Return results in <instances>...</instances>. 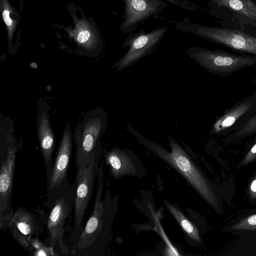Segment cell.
Listing matches in <instances>:
<instances>
[{
	"label": "cell",
	"instance_id": "ffe728a7",
	"mask_svg": "<svg viewBox=\"0 0 256 256\" xmlns=\"http://www.w3.org/2000/svg\"><path fill=\"white\" fill-rule=\"evenodd\" d=\"M167 2L175 5L184 10L194 12L200 8V7L195 3L188 0H163Z\"/></svg>",
	"mask_w": 256,
	"mask_h": 256
},
{
	"label": "cell",
	"instance_id": "44dd1931",
	"mask_svg": "<svg viewBox=\"0 0 256 256\" xmlns=\"http://www.w3.org/2000/svg\"><path fill=\"white\" fill-rule=\"evenodd\" d=\"M256 130V116L250 119L242 129L241 132H252Z\"/></svg>",
	"mask_w": 256,
	"mask_h": 256
},
{
	"label": "cell",
	"instance_id": "603a6c76",
	"mask_svg": "<svg viewBox=\"0 0 256 256\" xmlns=\"http://www.w3.org/2000/svg\"><path fill=\"white\" fill-rule=\"evenodd\" d=\"M251 189L254 192H256V180H254L251 186Z\"/></svg>",
	"mask_w": 256,
	"mask_h": 256
},
{
	"label": "cell",
	"instance_id": "3957f363",
	"mask_svg": "<svg viewBox=\"0 0 256 256\" xmlns=\"http://www.w3.org/2000/svg\"><path fill=\"white\" fill-rule=\"evenodd\" d=\"M108 120L106 112L96 108L88 112L75 127L73 138L76 168L88 163L101 146L100 139L106 131Z\"/></svg>",
	"mask_w": 256,
	"mask_h": 256
},
{
	"label": "cell",
	"instance_id": "6da1fadb",
	"mask_svg": "<svg viewBox=\"0 0 256 256\" xmlns=\"http://www.w3.org/2000/svg\"><path fill=\"white\" fill-rule=\"evenodd\" d=\"M14 121L0 113V230L8 228L14 214L10 206L18 144L14 133Z\"/></svg>",
	"mask_w": 256,
	"mask_h": 256
},
{
	"label": "cell",
	"instance_id": "52a82bcc",
	"mask_svg": "<svg viewBox=\"0 0 256 256\" xmlns=\"http://www.w3.org/2000/svg\"><path fill=\"white\" fill-rule=\"evenodd\" d=\"M186 52L194 61L206 70L216 74H230L256 64V57L236 55L220 50L191 46Z\"/></svg>",
	"mask_w": 256,
	"mask_h": 256
},
{
	"label": "cell",
	"instance_id": "277c9868",
	"mask_svg": "<svg viewBox=\"0 0 256 256\" xmlns=\"http://www.w3.org/2000/svg\"><path fill=\"white\" fill-rule=\"evenodd\" d=\"M175 28L234 50L256 54V37L237 30L206 26L193 22L186 17L175 23Z\"/></svg>",
	"mask_w": 256,
	"mask_h": 256
},
{
	"label": "cell",
	"instance_id": "e0dca14e",
	"mask_svg": "<svg viewBox=\"0 0 256 256\" xmlns=\"http://www.w3.org/2000/svg\"><path fill=\"white\" fill-rule=\"evenodd\" d=\"M166 206L184 232L191 238L199 241L200 237L196 228L174 206L168 202H166Z\"/></svg>",
	"mask_w": 256,
	"mask_h": 256
},
{
	"label": "cell",
	"instance_id": "7a4b0ae2",
	"mask_svg": "<svg viewBox=\"0 0 256 256\" xmlns=\"http://www.w3.org/2000/svg\"><path fill=\"white\" fill-rule=\"evenodd\" d=\"M76 182L70 184L68 178L50 192L44 205L48 208L47 228L49 246L53 248L58 244L63 254H68V248L63 242L64 226L74 206Z\"/></svg>",
	"mask_w": 256,
	"mask_h": 256
},
{
	"label": "cell",
	"instance_id": "7402d4cb",
	"mask_svg": "<svg viewBox=\"0 0 256 256\" xmlns=\"http://www.w3.org/2000/svg\"><path fill=\"white\" fill-rule=\"evenodd\" d=\"M248 221V222L251 225H256V214L250 216Z\"/></svg>",
	"mask_w": 256,
	"mask_h": 256
},
{
	"label": "cell",
	"instance_id": "9a60e30c",
	"mask_svg": "<svg viewBox=\"0 0 256 256\" xmlns=\"http://www.w3.org/2000/svg\"><path fill=\"white\" fill-rule=\"evenodd\" d=\"M92 32L88 23L80 21L76 24V28L70 33L72 34L80 46L86 50H96L98 42L97 36Z\"/></svg>",
	"mask_w": 256,
	"mask_h": 256
},
{
	"label": "cell",
	"instance_id": "7c38bea8",
	"mask_svg": "<svg viewBox=\"0 0 256 256\" xmlns=\"http://www.w3.org/2000/svg\"><path fill=\"white\" fill-rule=\"evenodd\" d=\"M74 138L71 126L67 122L60 142L47 190L50 192L68 178V172L73 147Z\"/></svg>",
	"mask_w": 256,
	"mask_h": 256
},
{
	"label": "cell",
	"instance_id": "8fae6325",
	"mask_svg": "<svg viewBox=\"0 0 256 256\" xmlns=\"http://www.w3.org/2000/svg\"><path fill=\"white\" fill-rule=\"evenodd\" d=\"M40 222L36 215L26 208L20 207L14 212L8 226L14 239L29 252L32 250L30 240L42 232Z\"/></svg>",
	"mask_w": 256,
	"mask_h": 256
},
{
	"label": "cell",
	"instance_id": "30bf717a",
	"mask_svg": "<svg viewBox=\"0 0 256 256\" xmlns=\"http://www.w3.org/2000/svg\"><path fill=\"white\" fill-rule=\"evenodd\" d=\"M50 106L45 100H40L36 118L37 135L46 171L47 182L50 179L52 170L54 164L52 157L56 141L50 123Z\"/></svg>",
	"mask_w": 256,
	"mask_h": 256
},
{
	"label": "cell",
	"instance_id": "9c48e42d",
	"mask_svg": "<svg viewBox=\"0 0 256 256\" xmlns=\"http://www.w3.org/2000/svg\"><path fill=\"white\" fill-rule=\"evenodd\" d=\"M124 2L122 22L120 28L124 34L132 32L150 18H159L160 14L168 6L163 0H122Z\"/></svg>",
	"mask_w": 256,
	"mask_h": 256
},
{
	"label": "cell",
	"instance_id": "2e32d148",
	"mask_svg": "<svg viewBox=\"0 0 256 256\" xmlns=\"http://www.w3.org/2000/svg\"><path fill=\"white\" fill-rule=\"evenodd\" d=\"M252 106V103L247 102L236 107L218 120L214 125L212 130L214 132H218L223 128L231 126L238 118L246 113Z\"/></svg>",
	"mask_w": 256,
	"mask_h": 256
},
{
	"label": "cell",
	"instance_id": "d6986e66",
	"mask_svg": "<svg viewBox=\"0 0 256 256\" xmlns=\"http://www.w3.org/2000/svg\"><path fill=\"white\" fill-rule=\"evenodd\" d=\"M30 243L32 248V254L34 256H50L56 255L52 247L50 246H47L37 238L34 237L32 238Z\"/></svg>",
	"mask_w": 256,
	"mask_h": 256
},
{
	"label": "cell",
	"instance_id": "5b68a950",
	"mask_svg": "<svg viewBox=\"0 0 256 256\" xmlns=\"http://www.w3.org/2000/svg\"><path fill=\"white\" fill-rule=\"evenodd\" d=\"M102 166L99 167L98 184L92 212L72 251V255L94 256L100 248L105 223L106 198L102 200L104 188Z\"/></svg>",
	"mask_w": 256,
	"mask_h": 256
},
{
	"label": "cell",
	"instance_id": "ac0fdd59",
	"mask_svg": "<svg viewBox=\"0 0 256 256\" xmlns=\"http://www.w3.org/2000/svg\"><path fill=\"white\" fill-rule=\"evenodd\" d=\"M0 6L2 17L7 28L8 38L10 42L12 39L17 22L10 18L14 12L8 0H0Z\"/></svg>",
	"mask_w": 256,
	"mask_h": 256
},
{
	"label": "cell",
	"instance_id": "5bb4252c",
	"mask_svg": "<svg viewBox=\"0 0 256 256\" xmlns=\"http://www.w3.org/2000/svg\"><path fill=\"white\" fill-rule=\"evenodd\" d=\"M210 4L224 6L256 21V5L251 0H206Z\"/></svg>",
	"mask_w": 256,
	"mask_h": 256
},
{
	"label": "cell",
	"instance_id": "8992f818",
	"mask_svg": "<svg viewBox=\"0 0 256 256\" xmlns=\"http://www.w3.org/2000/svg\"><path fill=\"white\" fill-rule=\"evenodd\" d=\"M102 155L101 146L93 154L86 164L77 168L76 176V190L74 202V223L72 232V242H76L84 228V214L92 196L94 186L98 171ZM75 242V244H76Z\"/></svg>",
	"mask_w": 256,
	"mask_h": 256
},
{
	"label": "cell",
	"instance_id": "ba28073f",
	"mask_svg": "<svg viewBox=\"0 0 256 256\" xmlns=\"http://www.w3.org/2000/svg\"><path fill=\"white\" fill-rule=\"evenodd\" d=\"M167 26H162L150 32L140 29L132 34L124 40L123 48L128 47V52L113 65L116 72L128 68L141 58L154 52L167 32Z\"/></svg>",
	"mask_w": 256,
	"mask_h": 256
},
{
	"label": "cell",
	"instance_id": "4fadbf2b",
	"mask_svg": "<svg viewBox=\"0 0 256 256\" xmlns=\"http://www.w3.org/2000/svg\"><path fill=\"white\" fill-rule=\"evenodd\" d=\"M106 164L110 167V172L116 178L126 174H131L135 172V167L130 152L126 150L114 148L105 156Z\"/></svg>",
	"mask_w": 256,
	"mask_h": 256
},
{
	"label": "cell",
	"instance_id": "cb8c5ba5",
	"mask_svg": "<svg viewBox=\"0 0 256 256\" xmlns=\"http://www.w3.org/2000/svg\"><path fill=\"white\" fill-rule=\"evenodd\" d=\"M251 152L253 154L256 153V144L252 148Z\"/></svg>",
	"mask_w": 256,
	"mask_h": 256
}]
</instances>
